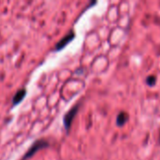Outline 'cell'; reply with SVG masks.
<instances>
[{"label":"cell","instance_id":"cell-1","mask_svg":"<svg viewBox=\"0 0 160 160\" xmlns=\"http://www.w3.org/2000/svg\"><path fill=\"white\" fill-rule=\"evenodd\" d=\"M49 147V142L46 140H38L36 141L32 146L28 149V151L25 153V155L22 158L21 160H27L31 158L37 152H38L39 150L43 149V148H47Z\"/></svg>","mask_w":160,"mask_h":160},{"label":"cell","instance_id":"cell-2","mask_svg":"<svg viewBox=\"0 0 160 160\" xmlns=\"http://www.w3.org/2000/svg\"><path fill=\"white\" fill-rule=\"evenodd\" d=\"M80 106L79 105H76L74 106L73 108H71L65 115H64V118H63V123H64V126H65V128L67 129V131L69 130L70 127H71V124L73 122V119L74 117L76 116L77 112H78V110H79Z\"/></svg>","mask_w":160,"mask_h":160},{"label":"cell","instance_id":"cell-3","mask_svg":"<svg viewBox=\"0 0 160 160\" xmlns=\"http://www.w3.org/2000/svg\"><path fill=\"white\" fill-rule=\"evenodd\" d=\"M74 38H75V33H74L73 31H70L68 35H66L62 39H60V40L56 43L54 50H55V51H60V50L64 49L69 42H71V41L74 39Z\"/></svg>","mask_w":160,"mask_h":160},{"label":"cell","instance_id":"cell-4","mask_svg":"<svg viewBox=\"0 0 160 160\" xmlns=\"http://www.w3.org/2000/svg\"><path fill=\"white\" fill-rule=\"evenodd\" d=\"M25 95H26V90H25V89L22 88V89L18 90L17 93L14 95V97H13V98H12V105H13V106H16V105H18L19 103H21V102L22 101V99L24 98Z\"/></svg>","mask_w":160,"mask_h":160},{"label":"cell","instance_id":"cell-5","mask_svg":"<svg viewBox=\"0 0 160 160\" xmlns=\"http://www.w3.org/2000/svg\"><path fill=\"white\" fill-rule=\"evenodd\" d=\"M129 119V115L128 113H127L126 112H119V114L117 115V118H116V125L118 127H123L125 126L128 121Z\"/></svg>","mask_w":160,"mask_h":160},{"label":"cell","instance_id":"cell-6","mask_svg":"<svg viewBox=\"0 0 160 160\" xmlns=\"http://www.w3.org/2000/svg\"><path fill=\"white\" fill-rule=\"evenodd\" d=\"M157 82V77L156 75H150L146 78V83L149 86H154Z\"/></svg>","mask_w":160,"mask_h":160}]
</instances>
